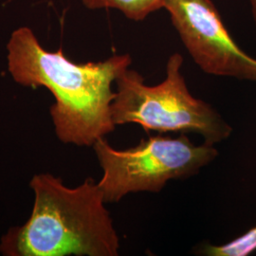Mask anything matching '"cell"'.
Here are the masks:
<instances>
[{"instance_id":"obj_1","label":"cell","mask_w":256,"mask_h":256,"mask_svg":"<svg viewBox=\"0 0 256 256\" xmlns=\"http://www.w3.org/2000/svg\"><path fill=\"white\" fill-rule=\"evenodd\" d=\"M8 70L23 86L48 88L54 97L50 116L64 144L93 146L116 128L111 104L112 84L132 64L129 54L99 62L75 63L62 48L48 52L28 27L14 30L7 44Z\"/></svg>"},{"instance_id":"obj_2","label":"cell","mask_w":256,"mask_h":256,"mask_svg":"<svg viewBox=\"0 0 256 256\" xmlns=\"http://www.w3.org/2000/svg\"><path fill=\"white\" fill-rule=\"evenodd\" d=\"M34 203L27 222L0 241L5 256H117L120 239L98 183L66 187L50 174L34 176Z\"/></svg>"},{"instance_id":"obj_3","label":"cell","mask_w":256,"mask_h":256,"mask_svg":"<svg viewBox=\"0 0 256 256\" xmlns=\"http://www.w3.org/2000/svg\"><path fill=\"white\" fill-rule=\"evenodd\" d=\"M183 58L176 52L166 64V75L156 86L128 68L116 80L111 104L116 126L137 124L146 131L196 133L212 144L229 138L232 128L210 104L194 98L182 74Z\"/></svg>"},{"instance_id":"obj_4","label":"cell","mask_w":256,"mask_h":256,"mask_svg":"<svg viewBox=\"0 0 256 256\" xmlns=\"http://www.w3.org/2000/svg\"><path fill=\"white\" fill-rule=\"evenodd\" d=\"M102 176L98 185L106 203L118 202L131 192H160L169 180L198 174L218 151L214 144H192L180 137L151 136L136 146L118 150L102 138L93 146Z\"/></svg>"},{"instance_id":"obj_5","label":"cell","mask_w":256,"mask_h":256,"mask_svg":"<svg viewBox=\"0 0 256 256\" xmlns=\"http://www.w3.org/2000/svg\"><path fill=\"white\" fill-rule=\"evenodd\" d=\"M164 9L205 74L256 82V59L234 41L210 0H164Z\"/></svg>"},{"instance_id":"obj_6","label":"cell","mask_w":256,"mask_h":256,"mask_svg":"<svg viewBox=\"0 0 256 256\" xmlns=\"http://www.w3.org/2000/svg\"><path fill=\"white\" fill-rule=\"evenodd\" d=\"M82 3L90 10H118L134 21L144 20L151 14L164 9V0H82Z\"/></svg>"},{"instance_id":"obj_7","label":"cell","mask_w":256,"mask_h":256,"mask_svg":"<svg viewBox=\"0 0 256 256\" xmlns=\"http://www.w3.org/2000/svg\"><path fill=\"white\" fill-rule=\"evenodd\" d=\"M256 250V227L223 245H206L204 254L209 256H247Z\"/></svg>"},{"instance_id":"obj_8","label":"cell","mask_w":256,"mask_h":256,"mask_svg":"<svg viewBox=\"0 0 256 256\" xmlns=\"http://www.w3.org/2000/svg\"><path fill=\"white\" fill-rule=\"evenodd\" d=\"M250 4V8H252V18L254 20L256 26V0H248Z\"/></svg>"}]
</instances>
